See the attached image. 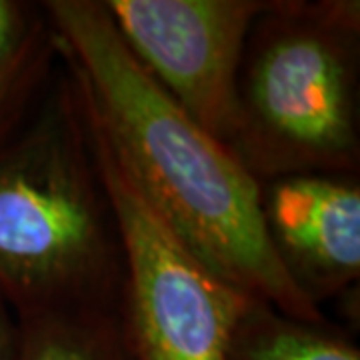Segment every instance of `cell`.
Returning <instances> with one entry per match:
<instances>
[{"label":"cell","instance_id":"obj_1","mask_svg":"<svg viewBox=\"0 0 360 360\" xmlns=\"http://www.w3.org/2000/svg\"><path fill=\"white\" fill-rule=\"evenodd\" d=\"M90 118L148 205L220 278L286 316L326 322L266 236L260 182L124 46L101 0L42 2Z\"/></svg>","mask_w":360,"mask_h":360},{"label":"cell","instance_id":"obj_2","mask_svg":"<svg viewBox=\"0 0 360 360\" xmlns=\"http://www.w3.org/2000/svg\"><path fill=\"white\" fill-rule=\"evenodd\" d=\"M122 276L115 208L66 72L0 148V302L14 316L115 309Z\"/></svg>","mask_w":360,"mask_h":360},{"label":"cell","instance_id":"obj_3","mask_svg":"<svg viewBox=\"0 0 360 360\" xmlns=\"http://www.w3.org/2000/svg\"><path fill=\"white\" fill-rule=\"evenodd\" d=\"M359 0H269L246 40L229 146L266 182L359 176Z\"/></svg>","mask_w":360,"mask_h":360},{"label":"cell","instance_id":"obj_4","mask_svg":"<svg viewBox=\"0 0 360 360\" xmlns=\"http://www.w3.org/2000/svg\"><path fill=\"white\" fill-rule=\"evenodd\" d=\"M80 106L122 243L118 316L129 359L231 360L234 330L255 298L220 278L168 229Z\"/></svg>","mask_w":360,"mask_h":360},{"label":"cell","instance_id":"obj_5","mask_svg":"<svg viewBox=\"0 0 360 360\" xmlns=\"http://www.w3.org/2000/svg\"><path fill=\"white\" fill-rule=\"evenodd\" d=\"M139 65L186 115L229 142L246 40L269 0H101Z\"/></svg>","mask_w":360,"mask_h":360},{"label":"cell","instance_id":"obj_6","mask_svg":"<svg viewBox=\"0 0 360 360\" xmlns=\"http://www.w3.org/2000/svg\"><path fill=\"white\" fill-rule=\"evenodd\" d=\"M269 243L296 288L321 309L360 281V182L292 174L260 182Z\"/></svg>","mask_w":360,"mask_h":360},{"label":"cell","instance_id":"obj_7","mask_svg":"<svg viewBox=\"0 0 360 360\" xmlns=\"http://www.w3.org/2000/svg\"><path fill=\"white\" fill-rule=\"evenodd\" d=\"M60 58L42 2L0 0V148L32 116Z\"/></svg>","mask_w":360,"mask_h":360},{"label":"cell","instance_id":"obj_8","mask_svg":"<svg viewBox=\"0 0 360 360\" xmlns=\"http://www.w3.org/2000/svg\"><path fill=\"white\" fill-rule=\"evenodd\" d=\"M14 319L13 360H130L118 307L52 310Z\"/></svg>","mask_w":360,"mask_h":360},{"label":"cell","instance_id":"obj_9","mask_svg":"<svg viewBox=\"0 0 360 360\" xmlns=\"http://www.w3.org/2000/svg\"><path fill=\"white\" fill-rule=\"evenodd\" d=\"M231 360H360V348L328 322H304L255 300L238 322Z\"/></svg>","mask_w":360,"mask_h":360},{"label":"cell","instance_id":"obj_10","mask_svg":"<svg viewBox=\"0 0 360 360\" xmlns=\"http://www.w3.org/2000/svg\"><path fill=\"white\" fill-rule=\"evenodd\" d=\"M16 345V319L4 302H0V360H13Z\"/></svg>","mask_w":360,"mask_h":360}]
</instances>
